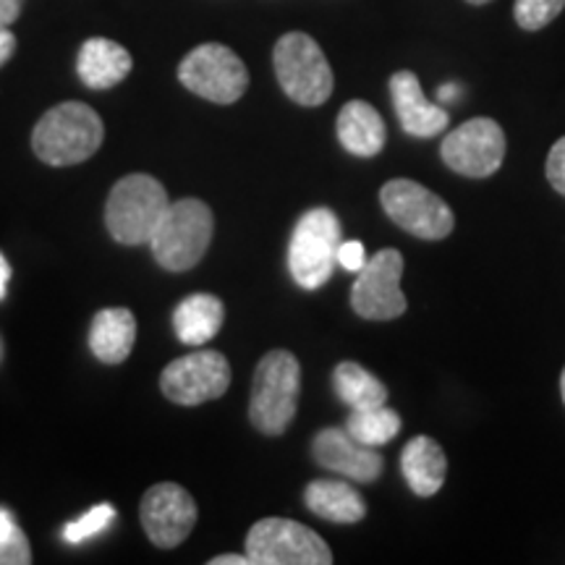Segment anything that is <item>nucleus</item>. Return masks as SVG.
Returning a JSON list of instances; mask_svg holds the SVG:
<instances>
[{
	"instance_id": "1",
	"label": "nucleus",
	"mask_w": 565,
	"mask_h": 565,
	"mask_svg": "<svg viewBox=\"0 0 565 565\" xmlns=\"http://www.w3.org/2000/svg\"><path fill=\"white\" fill-rule=\"evenodd\" d=\"M105 126L89 105L61 103L40 118L32 131V150L55 168L89 160L103 147Z\"/></svg>"
},
{
	"instance_id": "2",
	"label": "nucleus",
	"mask_w": 565,
	"mask_h": 565,
	"mask_svg": "<svg viewBox=\"0 0 565 565\" xmlns=\"http://www.w3.org/2000/svg\"><path fill=\"white\" fill-rule=\"evenodd\" d=\"M301 391V366L291 351L265 353L252 380L249 419L263 435H282L296 419Z\"/></svg>"
},
{
	"instance_id": "3",
	"label": "nucleus",
	"mask_w": 565,
	"mask_h": 565,
	"mask_svg": "<svg viewBox=\"0 0 565 565\" xmlns=\"http://www.w3.org/2000/svg\"><path fill=\"white\" fill-rule=\"evenodd\" d=\"M212 231H215L212 210L202 200L189 196L171 202L150 238L154 259L171 273L192 270L207 254Z\"/></svg>"
},
{
	"instance_id": "4",
	"label": "nucleus",
	"mask_w": 565,
	"mask_h": 565,
	"mask_svg": "<svg viewBox=\"0 0 565 565\" xmlns=\"http://www.w3.org/2000/svg\"><path fill=\"white\" fill-rule=\"evenodd\" d=\"M168 204L171 200L158 179L147 173H131L113 186L105 204V225L118 244H150Z\"/></svg>"
},
{
	"instance_id": "5",
	"label": "nucleus",
	"mask_w": 565,
	"mask_h": 565,
	"mask_svg": "<svg viewBox=\"0 0 565 565\" xmlns=\"http://www.w3.org/2000/svg\"><path fill=\"white\" fill-rule=\"evenodd\" d=\"M273 66L280 89L296 105L317 108L333 95V68L324 58L322 47L303 32H288L275 42Z\"/></svg>"
},
{
	"instance_id": "6",
	"label": "nucleus",
	"mask_w": 565,
	"mask_h": 565,
	"mask_svg": "<svg viewBox=\"0 0 565 565\" xmlns=\"http://www.w3.org/2000/svg\"><path fill=\"white\" fill-rule=\"evenodd\" d=\"M341 242V223H338L333 210L315 207L303 212L291 233V244H288L291 278L307 291L322 288L333 278Z\"/></svg>"
},
{
	"instance_id": "7",
	"label": "nucleus",
	"mask_w": 565,
	"mask_h": 565,
	"mask_svg": "<svg viewBox=\"0 0 565 565\" xmlns=\"http://www.w3.org/2000/svg\"><path fill=\"white\" fill-rule=\"evenodd\" d=\"M252 565H330L333 553L320 534L291 519H263L246 534Z\"/></svg>"
},
{
	"instance_id": "8",
	"label": "nucleus",
	"mask_w": 565,
	"mask_h": 565,
	"mask_svg": "<svg viewBox=\"0 0 565 565\" xmlns=\"http://www.w3.org/2000/svg\"><path fill=\"white\" fill-rule=\"evenodd\" d=\"M179 82L202 100L233 105L242 100L249 87V71L231 47L207 42L181 61Z\"/></svg>"
},
{
	"instance_id": "9",
	"label": "nucleus",
	"mask_w": 565,
	"mask_h": 565,
	"mask_svg": "<svg viewBox=\"0 0 565 565\" xmlns=\"http://www.w3.org/2000/svg\"><path fill=\"white\" fill-rule=\"evenodd\" d=\"M380 204L398 228L424 242H440L456 225L454 210L445 200L412 179L387 181L380 192Z\"/></svg>"
},
{
	"instance_id": "10",
	"label": "nucleus",
	"mask_w": 565,
	"mask_h": 565,
	"mask_svg": "<svg viewBox=\"0 0 565 565\" xmlns=\"http://www.w3.org/2000/svg\"><path fill=\"white\" fill-rule=\"evenodd\" d=\"M404 275V254L398 249H380L356 273L351 288V307L362 320L387 322L398 320L408 309V301L401 291Z\"/></svg>"
},
{
	"instance_id": "11",
	"label": "nucleus",
	"mask_w": 565,
	"mask_h": 565,
	"mask_svg": "<svg viewBox=\"0 0 565 565\" xmlns=\"http://www.w3.org/2000/svg\"><path fill=\"white\" fill-rule=\"evenodd\" d=\"M231 385V364L221 351H194L175 359L160 374V391L179 406H200L221 398Z\"/></svg>"
},
{
	"instance_id": "12",
	"label": "nucleus",
	"mask_w": 565,
	"mask_h": 565,
	"mask_svg": "<svg viewBox=\"0 0 565 565\" xmlns=\"http://www.w3.org/2000/svg\"><path fill=\"white\" fill-rule=\"evenodd\" d=\"M440 158L454 173L490 179L505 160L503 126L492 118H471L443 139Z\"/></svg>"
},
{
	"instance_id": "13",
	"label": "nucleus",
	"mask_w": 565,
	"mask_h": 565,
	"mask_svg": "<svg viewBox=\"0 0 565 565\" xmlns=\"http://www.w3.org/2000/svg\"><path fill=\"white\" fill-rule=\"evenodd\" d=\"M139 519L154 547L173 550L192 534L196 524V503L183 487L162 482L145 492L139 505Z\"/></svg>"
},
{
	"instance_id": "14",
	"label": "nucleus",
	"mask_w": 565,
	"mask_h": 565,
	"mask_svg": "<svg viewBox=\"0 0 565 565\" xmlns=\"http://www.w3.org/2000/svg\"><path fill=\"white\" fill-rule=\"evenodd\" d=\"M312 456L322 469L335 471L353 482L370 484L374 479H380L385 469L383 456L374 448H366L359 440L345 433V429L328 427L315 437L312 443Z\"/></svg>"
},
{
	"instance_id": "15",
	"label": "nucleus",
	"mask_w": 565,
	"mask_h": 565,
	"mask_svg": "<svg viewBox=\"0 0 565 565\" xmlns=\"http://www.w3.org/2000/svg\"><path fill=\"white\" fill-rule=\"evenodd\" d=\"M391 95L401 129L408 137L429 139L448 129V110L427 100L414 71H395L391 76Z\"/></svg>"
},
{
	"instance_id": "16",
	"label": "nucleus",
	"mask_w": 565,
	"mask_h": 565,
	"mask_svg": "<svg viewBox=\"0 0 565 565\" xmlns=\"http://www.w3.org/2000/svg\"><path fill=\"white\" fill-rule=\"evenodd\" d=\"M335 129L343 150L356 154V158H374V154L383 152L387 129L383 116H380L370 103H345L341 113H338Z\"/></svg>"
},
{
	"instance_id": "17",
	"label": "nucleus",
	"mask_w": 565,
	"mask_h": 565,
	"mask_svg": "<svg viewBox=\"0 0 565 565\" xmlns=\"http://www.w3.org/2000/svg\"><path fill=\"white\" fill-rule=\"evenodd\" d=\"M131 55L118 42L105 38H92L82 45L76 71L89 89H113L131 74Z\"/></svg>"
},
{
	"instance_id": "18",
	"label": "nucleus",
	"mask_w": 565,
	"mask_h": 565,
	"mask_svg": "<svg viewBox=\"0 0 565 565\" xmlns=\"http://www.w3.org/2000/svg\"><path fill=\"white\" fill-rule=\"evenodd\" d=\"M137 343V317L124 307L95 315L89 328V349L103 364H121Z\"/></svg>"
},
{
	"instance_id": "19",
	"label": "nucleus",
	"mask_w": 565,
	"mask_h": 565,
	"mask_svg": "<svg viewBox=\"0 0 565 565\" xmlns=\"http://www.w3.org/2000/svg\"><path fill=\"white\" fill-rule=\"evenodd\" d=\"M401 471L414 494L433 498L435 492H440L445 477H448V458L433 437L419 435L406 443L404 454H401Z\"/></svg>"
},
{
	"instance_id": "20",
	"label": "nucleus",
	"mask_w": 565,
	"mask_h": 565,
	"mask_svg": "<svg viewBox=\"0 0 565 565\" xmlns=\"http://www.w3.org/2000/svg\"><path fill=\"white\" fill-rule=\"evenodd\" d=\"M303 503L315 515L333 524H359L366 515L362 494L341 479H315L303 490Z\"/></svg>"
},
{
	"instance_id": "21",
	"label": "nucleus",
	"mask_w": 565,
	"mask_h": 565,
	"mask_svg": "<svg viewBox=\"0 0 565 565\" xmlns=\"http://www.w3.org/2000/svg\"><path fill=\"white\" fill-rule=\"evenodd\" d=\"M225 320V307L217 296L194 294L186 296L173 312V330L181 343L204 345L221 333Z\"/></svg>"
},
{
	"instance_id": "22",
	"label": "nucleus",
	"mask_w": 565,
	"mask_h": 565,
	"mask_svg": "<svg viewBox=\"0 0 565 565\" xmlns=\"http://www.w3.org/2000/svg\"><path fill=\"white\" fill-rule=\"evenodd\" d=\"M333 385L338 398L343 401L351 412L356 408H372L387 404V387L383 380L364 370L356 362H341L333 372Z\"/></svg>"
},
{
	"instance_id": "23",
	"label": "nucleus",
	"mask_w": 565,
	"mask_h": 565,
	"mask_svg": "<svg viewBox=\"0 0 565 565\" xmlns=\"http://www.w3.org/2000/svg\"><path fill=\"white\" fill-rule=\"evenodd\" d=\"M345 433L353 440L366 445V448H380V445H387L401 433V416L387 406L356 408L345 419Z\"/></svg>"
},
{
	"instance_id": "24",
	"label": "nucleus",
	"mask_w": 565,
	"mask_h": 565,
	"mask_svg": "<svg viewBox=\"0 0 565 565\" xmlns=\"http://www.w3.org/2000/svg\"><path fill=\"white\" fill-rule=\"evenodd\" d=\"M32 547L13 515L0 508V565H30Z\"/></svg>"
},
{
	"instance_id": "25",
	"label": "nucleus",
	"mask_w": 565,
	"mask_h": 565,
	"mask_svg": "<svg viewBox=\"0 0 565 565\" xmlns=\"http://www.w3.org/2000/svg\"><path fill=\"white\" fill-rule=\"evenodd\" d=\"M113 519H116V508L108 503L95 505L92 511L79 515L76 521H68V524L63 526V540H66L68 545H82V542L92 540V536L108 532Z\"/></svg>"
},
{
	"instance_id": "26",
	"label": "nucleus",
	"mask_w": 565,
	"mask_h": 565,
	"mask_svg": "<svg viewBox=\"0 0 565 565\" xmlns=\"http://www.w3.org/2000/svg\"><path fill=\"white\" fill-rule=\"evenodd\" d=\"M563 9L565 0H515L513 17L521 30L536 32L561 17Z\"/></svg>"
},
{
	"instance_id": "27",
	"label": "nucleus",
	"mask_w": 565,
	"mask_h": 565,
	"mask_svg": "<svg viewBox=\"0 0 565 565\" xmlns=\"http://www.w3.org/2000/svg\"><path fill=\"white\" fill-rule=\"evenodd\" d=\"M547 179L553 183L557 194L565 196V137H561L553 145L547 158Z\"/></svg>"
},
{
	"instance_id": "28",
	"label": "nucleus",
	"mask_w": 565,
	"mask_h": 565,
	"mask_svg": "<svg viewBox=\"0 0 565 565\" xmlns=\"http://www.w3.org/2000/svg\"><path fill=\"white\" fill-rule=\"evenodd\" d=\"M366 249L362 242H341L338 246V265L349 273H359L366 265Z\"/></svg>"
},
{
	"instance_id": "29",
	"label": "nucleus",
	"mask_w": 565,
	"mask_h": 565,
	"mask_svg": "<svg viewBox=\"0 0 565 565\" xmlns=\"http://www.w3.org/2000/svg\"><path fill=\"white\" fill-rule=\"evenodd\" d=\"M21 9H24V0H0V26H11L13 21H19Z\"/></svg>"
},
{
	"instance_id": "30",
	"label": "nucleus",
	"mask_w": 565,
	"mask_h": 565,
	"mask_svg": "<svg viewBox=\"0 0 565 565\" xmlns=\"http://www.w3.org/2000/svg\"><path fill=\"white\" fill-rule=\"evenodd\" d=\"M13 53H17V38H13V32H9V26H0V66L11 61Z\"/></svg>"
},
{
	"instance_id": "31",
	"label": "nucleus",
	"mask_w": 565,
	"mask_h": 565,
	"mask_svg": "<svg viewBox=\"0 0 565 565\" xmlns=\"http://www.w3.org/2000/svg\"><path fill=\"white\" fill-rule=\"evenodd\" d=\"M210 565H252L249 555H217L212 557Z\"/></svg>"
},
{
	"instance_id": "32",
	"label": "nucleus",
	"mask_w": 565,
	"mask_h": 565,
	"mask_svg": "<svg viewBox=\"0 0 565 565\" xmlns=\"http://www.w3.org/2000/svg\"><path fill=\"white\" fill-rule=\"evenodd\" d=\"M9 280H11V265L6 263V257L0 254V301L6 299V288H9Z\"/></svg>"
},
{
	"instance_id": "33",
	"label": "nucleus",
	"mask_w": 565,
	"mask_h": 565,
	"mask_svg": "<svg viewBox=\"0 0 565 565\" xmlns=\"http://www.w3.org/2000/svg\"><path fill=\"white\" fill-rule=\"evenodd\" d=\"M437 95H440L443 103H450L458 95V84H445V87H440V92H437Z\"/></svg>"
},
{
	"instance_id": "34",
	"label": "nucleus",
	"mask_w": 565,
	"mask_h": 565,
	"mask_svg": "<svg viewBox=\"0 0 565 565\" xmlns=\"http://www.w3.org/2000/svg\"><path fill=\"white\" fill-rule=\"evenodd\" d=\"M561 395H563V404H565V366H563V374H561Z\"/></svg>"
},
{
	"instance_id": "35",
	"label": "nucleus",
	"mask_w": 565,
	"mask_h": 565,
	"mask_svg": "<svg viewBox=\"0 0 565 565\" xmlns=\"http://www.w3.org/2000/svg\"><path fill=\"white\" fill-rule=\"evenodd\" d=\"M466 3H471V6H484V3H492V0H466Z\"/></svg>"
}]
</instances>
